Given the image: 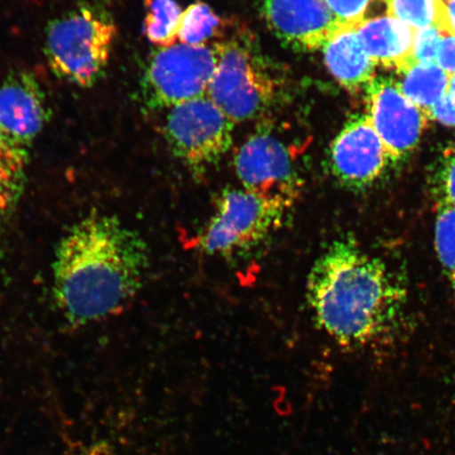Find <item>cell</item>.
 <instances>
[{
	"mask_svg": "<svg viewBox=\"0 0 455 455\" xmlns=\"http://www.w3.org/2000/svg\"><path fill=\"white\" fill-rule=\"evenodd\" d=\"M149 252L142 238L110 214L92 213L62 238L53 264L57 305L74 325L122 311L142 286Z\"/></svg>",
	"mask_w": 455,
	"mask_h": 455,
	"instance_id": "cell-1",
	"label": "cell"
},
{
	"mask_svg": "<svg viewBox=\"0 0 455 455\" xmlns=\"http://www.w3.org/2000/svg\"><path fill=\"white\" fill-rule=\"evenodd\" d=\"M317 326L344 347L384 337L400 317L405 292L387 266L351 240L330 244L307 281Z\"/></svg>",
	"mask_w": 455,
	"mask_h": 455,
	"instance_id": "cell-2",
	"label": "cell"
},
{
	"mask_svg": "<svg viewBox=\"0 0 455 455\" xmlns=\"http://www.w3.org/2000/svg\"><path fill=\"white\" fill-rule=\"evenodd\" d=\"M117 36L112 17L93 4H84L51 21L44 55L59 78L91 88L106 70Z\"/></svg>",
	"mask_w": 455,
	"mask_h": 455,
	"instance_id": "cell-3",
	"label": "cell"
},
{
	"mask_svg": "<svg viewBox=\"0 0 455 455\" xmlns=\"http://www.w3.org/2000/svg\"><path fill=\"white\" fill-rule=\"evenodd\" d=\"M292 207L281 199L228 188L198 235L197 247L204 254L224 259L252 251L281 227Z\"/></svg>",
	"mask_w": 455,
	"mask_h": 455,
	"instance_id": "cell-4",
	"label": "cell"
},
{
	"mask_svg": "<svg viewBox=\"0 0 455 455\" xmlns=\"http://www.w3.org/2000/svg\"><path fill=\"white\" fill-rule=\"evenodd\" d=\"M218 47L220 61L207 95L235 124L258 117L275 100L277 79L241 39H227Z\"/></svg>",
	"mask_w": 455,
	"mask_h": 455,
	"instance_id": "cell-5",
	"label": "cell"
},
{
	"mask_svg": "<svg viewBox=\"0 0 455 455\" xmlns=\"http://www.w3.org/2000/svg\"><path fill=\"white\" fill-rule=\"evenodd\" d=\"M220 61L218 44H175L159 48L145 71L144 95L152 108H173L206 96Z\"/></svg>",
	"mask_w": 455,
	"mask_h": 455,
	"instance_id": "cell-6",
	"label": "cell"
},
{
	"mask_svg": "<svg viewBox=\"0 0 455 455\" xmlns=\"http://www.w3.org/2000/svg\"><path fill=\"white\" fill-rule=\"evenodd\" d=\"M233 126L206 95L171 108L164 131L174 155L196 173H203L229 151Z\"/></svg>",
	"mask_w": 455,
	"mask_h": 455,
	"instance_id": "cell-7",
	"label": "cell"
},
{
	"mask_svg": "<svg viewBox=\"0 0 455 455\" xmlns=\"http://www.w3.org/2000/svg\"><path fill=\"white\" fill-rule=\"evenodd\" d=\"M235 170L243 189L294 204L300 180L286 146L275 136L259 133L238 149Z\"/></svg>",
	"mask_w": 455,
	"mask_h": 455,
	"instance_id": "cell-8",
	"label": "cell"
},
{
	"mask_svg": "<svg viewBox=\"0 0 455 455\" xmlns=\"http://www.w3.org/2000/svg\"><path fill=\"white\" fill-rule=\"evenodd\" d=\"M367 92L368 117L389 158L411 155L419 145L428 116L401 92L394 78H373Z\"/></svg>",
	"mask_w": 455,
	"mask_h": 455,
	"instance_id": "cell-9",
	"label": "cell"
},
{
	"mask_svg": "<svg viewBox=\"0 0 455 455\" xmlns=\"http://www.w3.org/2000/svg\"><path fill=\"white\" fill-rule=\"evenodd\" d=\"M388 158L369 117L358 116L352 118L333 140L329 166L341 185L362 190L379 178Z\"/></svg>",
	"mask_w": 455,
	"mask_h": 455,
	"instance_id": "cell-10",
	"label": "cell"
},
{
	"mask_svg": "<svg viewBox=\"0 0 455 455\" xmlns=\"http://www.w3.org/2000/svg\"><path fill=\"white\" fill-rule=\"evenodd\" d=\"M260 9L275 36L298 51L323 47L344 27L323 0H261Z\"/></svg>",
	"mask_w": 455,
	"mask_h": 455,
	"instance_id": "cell-11",
	"label": "cell"
},
{
	"mask_svg": "<svg viewBox=\"0 0 455 455\" xmlns=\"http://www.w3.org/2000/svg\"><path fill=\"white\" fill-rule=\"evenodd\" d=\"M50 118L41 84L28 71H14L0 85V127L13 144L30 155Z\"/></svg>",
	"mask_w": 455,
	"mask_h": 455,
	"instance_id": "cell-12",
	"label": "cell"
},
{
	"mask_svg": "<svg viewBox=\"0 0 455 455\" xmlns=\"http://www.w3.org/2000/svg\"><path fill=\"white\" fill-rule=\"evenodd\" d=\"M357 34L370 59L400 72L413 62V44L417 28L391 16L363 20Z\"/></svg>",
	"mask_w": 455,
	"mask_h": 455,
	"instance_id": "cell-13",
	"label": "cell"
},
{
	"mask_svg": "<svg viewBox=\"0 0 455 455\" xmlns=\"http://www.w3.org/2000/svg\"><path fill=\"white\" fill-rule=\"evenodd\" d=\"M357 27L344 26L323 45L330 72L350 92H358L372 82L375 64L358 37Z\"/></svg>",
	"mask_w": 455,
	"mask_h": 455,
	"instance_id": "cell-14",
	"label": "cell"
},
{
	"mask_svg": "<svg viewBox=\"0 0 455 455\" xmlns=\"http://www.w3.org/2000/svg\"><path fill=\"white\" fill-rule=\"evenodd\" d=\"M397 73L401 76L400 81H395L398 89L431 118L432 107L448 92L451 76L436 64L414 61Z\"/></svg>",
	"mask_w": 455,
	"mask_h": 455,
	"instance_id": "cell-15",
	"label": "cell"
},
{
	"mask_svg": "<svg viewBox=\"0 0 455 455\" xmlns=\"http://www.w3.org/2000/svg\"><path fill=\"white\" fill-rule=\"evenodd\" d=\"M227 28V21L212 7L197 2L181 12L176 36L180 44L204 47L225 42Z\"/></svg>",
	"mask_w": 455,
	"mask_h": 455,
	"instance_id": "cell-16",
	"label": "cell"
},
{
	"mask_svg": "<svg viewBox=\"0 0 455 455\" xmlns=\"http://www.w3.org/2000/svg\"><path fill=\"white\" fill-rule=\"evenodd\" d=\"M28 153L11 141L0 127V213L8 214L24 193Z\"/></svg>",
	"mask_w": 455,
	"mask_h": 455,
	"instance_id": "cell-17",
	"label": "cell"
},
{
	"mask_svg": "<svg viewBox=\"0 0 455 455\" xmlns=\"http://www.w3.org/2000/svg\"><path fill=\"white\" fill-rule=\"evenodd\" d=\"M146 17L144 34L148 41L159 48L178 44V25L181 11L175 0H144Z\"/></svg>",
	"mask_w": 455,
	"mask_h": 455,
	"instance_id": "cell-18",
	"label": "cell"
},
{
	"mask_svg": "<svg viewBox=\"0 0 455 455\" xmlns=\"http://www.w3.org/2000/svg\"><path fill=\"white\" fill-rule=\"evenodd\" d=\"M387 12L414 28L435 26L447 32L445 3L439 0H385Z\"/></svg>",
	"mask_w": 455,
	"mask_h": 455,
	"instance_id": "cell-19",
	"label": "cell"
},
{
	"mask_svg": "<svg viewBox=\"0 0 455 455\" xmlns=\"http://www.w3.org/2000/svg\"><path fill=\"white\" fill-rule=\"evenodd\" d=\"M435 241L443 268L455 289V207L443 201L436 213Z\"/></svg>",
	"mask_w": 455,
	"mask_h": 455,
	"instance_id": "cell-20",
	"label": "cell"
},
{
	"mask_svg": "<svg viewBox=\"0 0 455 455\" xmlns=\"http://www.w3.org/2000/svg\"><path fill=\"white\" fill-rule=\"evenodd\" d=\"M443 31L435 26L417 28L412 59L420 64H436Z\"/></svg>",
	"mask_w": 455,
	"mask_h": 455,
	"instance_id": "cell-21",
	"label": "cell"
},
{
	"mask_svg": "<svg viewBox=\"0 0 455 455\" xmlns=\"http://www.w3.org/2000/svg\"><path fill=\"white\" fill-rule=\"evenodd\" d=\"M330 12L343 26L357 27L363 21L372 0H323Z\"/></svg>",
	"mask_w": 455,
	"mask_h": 455,
	"instance_id": "cell-22",
	"label": "cell"
},
{
	"mask_svg": "<svg viewBox=\"0 0 455 455\" xmlns=\"http://www.w3.org/2000/svg\"><path fill=\"white\" fill-rule=\"evenodd\" d=\"M436 64L449 76L455 74V36L443 32Z\"/></svg>",
	"mask_w": 455,
	"mask_h": 455,
	"instance_id": "cell-23",
	"label": "cell"
},
{
	"mask_svg": "<svg viewBox=\"0 0 455 455\" xmlns=\"http://www.w3.org/2000/svg\"><path fill=\"white\" fill-rule=\"evenodd\" d=\"M430 116L439 119L446 126L455 127V100L451 93L447 92L432 107Z\"/></svg>",
	"mask_w": 455,
	"mask_h": 455,
	"instance_id": "cell-24",
	"label": "cell"
},
{
	"mask_svg": "<svg viewBox=\"0 0 455 455\" xmlns=\"http://www.w3.org/2000/svg\"><path fill=\"white\" fill-rule=\"evenodd\" d=\"M443 202L455 207V157L451 158L443 167L441 173Z\"/></svg>",
	"mask_w": 455,
	"mask_h": 455,
	"instance_id": "cell-25",
	"label": "cell"
},
{
	"mask_svg": "<svg viewBox=\"0 0 455 455\" xmlns=\"http://www.w3.org/2000/svg\"><path fill=\"white\" fill-rule=\"evenodd\" d=\"M447 32L455 36V0H447L445 2Z\"/></svg>",
	"mask_w": 455,
	"mask_h": 455,
	"instance_id": "cell-26",
	"label": "cell"
},
{
	"mask_svg": "<svg viewBox=\"0 0 455 455\" xmlns=\"http://www.w3.org/2000/svg\"><path fill=\"white\" fill-rule=\"evenodd\" d=\"M84 455H116L113 453L112 449L105 443H99L88 449Z\"/></svg>",
	"mask_w": 455,
	"mask_h": 455,
	"instance_id": "cell-27",
	"label": "cell"
},
{
	"mask_svg": "<svg viewBox=\"0 0 455 455\" xmlns=\"http://www.w3.org/2000/svg\"><path fill=\"white\" fill-rule=\"evenodd\" d=\"M448 92L451 93L455 100V74L453 76H451V84H449Z\"/></svg>",
	"mask_w": 455,
	"mask_h": 455,
	"instance_id": "cell-28",
	"label": "cell"
},
{
	"mask_svg": "<svg viewBox=\"0 0 455 455\" xmlns=\"http://www.w3.org/2000/svg\"><path fill=\"white\" fill-rule=\"evenodd\" d=\"M439 2H443V3H445V2H447V0H439Z\"/></svg>",
	"mask_w": 455,
	"mask_h": 455,
	"instance_id": "cell-29",
	"label": "cell"
}]
</instances>
